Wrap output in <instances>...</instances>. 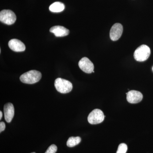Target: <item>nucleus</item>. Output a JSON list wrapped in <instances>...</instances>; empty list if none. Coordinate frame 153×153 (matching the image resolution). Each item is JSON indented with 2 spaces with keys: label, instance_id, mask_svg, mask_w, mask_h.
Wrapping results in <instances>:
<instances>
[{
  "label": "nucleus",
  "instance_id": "nucleus-1",
  "mask_svg": "<svg viewBox=\"0 0 153 153\" xmlns=\"http://www.w3.org/2000/svg\"><path fill=\"white\" fill-rule=\"evenodd\" d=\"M42 74L40 71L31 70L22 74L20 77V80L26 84H34L41 79Z\"/></svg>",
  "mask_w": 153,
  "mask_h": 153
},
{
  "label": "nucleus",
  "instance_id": "nucleus-2",
  "mask_svg": "<svg viewBox=\"0 0 153 153\" xmlns=\"http://www.w3.org/2000/svg\"><path fill=\"white\" fill-rule=\"evenodd\" d=\"M151 54L149 47L146 45H142L138 47L134 52V58L137 61L143 62L147 60Z\"/></svg>",
  "mask_w": 153,
  "mask_h": 153
},
{
  "label": "nucleus",
  "instance_id": "nucleus-3",
  "mask_svg": "<svg viewBox=\"0 0 153 153\" xmlns=\"http://www.w3.org/2000/svg\"><path fill=\"white\" fill-rule=\"evenodd\" d=\"M55 86L58 92L63 94L69 93L73 88L72 83L70 81L61 78L55 79Z\"/></svg>",
  "mask_w": 153,
  "mask_h": 153
},
{
  "label": "nucleus",
  "instance_id": "nucleus-4",
  "mask_svg": "<svg viewBox=\"0 0 153 153\" xmlns=\"http://www.w3.org/2000/svg\"><path fill=\"white\" fill-rule=\"evenodd\" d=\"M16 20V14L10 10H4L0 12V21L6 25H13Z\"/></svg>",
  "mask_w": 153,
  "mask_h": 153
},
{
  "label": "nucleus",
  "instance_id": "nucleus-5",
  "mask_svg": "<svg viewBox=\"0 0 153 153\" xmlns=\"http://www.w3.org/2000/svg\"><path fill=\"white\" fill-rule=\"evenodd\" d=\"M104 118V114L101 110L95 109L88 115V121L91 124H97L103 122Z\"/></svg>",
  "mask_w": 153,
  "mask_h": 153
},
{
  "label": "nucleus",
  "instance_id": "nucleus-6",
  "mask_svg": "<svg viewBox=\"0 0 153 153\" xmlns=\"http://www.w3.org/2000/svg\"><path fill=\"white\" fill-rule=\"evenodd\" d=\"M78 65L79 68L85 73L90 74L94 71V66L93 63L87 57H82L79 60Z\"/></svg>",
  "mask_w": 153,
  "mask_h": 153
},
{
  "label": "nucleus",
  "instance_id": "nucleus-7",
  "mask_svg": "<svg viewBox=\"0 0 153 153\" xmlns=\"http://www.w3.org/2000/svg\"><path fill=\"white\" fill-rule=\"evenodd\" d=\"M123 32V27L120 23H116L111 29L110 38L113 41H116L120 38Z\"/></svg>",
  "mask_w": 153,
  "mask_h": 153
},
{
  "label": "nucleus",
  "instance_id": "nucleus-8",
  "mask_svg": "<svg viewBox=\"0 0 153 153\" xmlns=\"http://www.w3.org/2000/svg\"><path fill=\"white\" fill-rule=\"evenodd\" d=\"M127 94V100L129 103H137L142 101L143 98L142 94L139 91L131 90L128 91Z\"/></svg>",
  "mask_w": 153,
  "mask_h": 153
},
{
  "label": "nucleus",
  "instance_id": "nucleus-9",
  "mask_svg": "<svg viewBox=\"0 0 153 153\" xmlns=\"http://www.w3.org/2000/svg\"><path fill=\"white\" fill-rule=\"evenodd\" d=\"M8 46L10 49L14 52H23L26 49L25 44L17 39H13L10 41L8 43Z\"/></svg>",
  "mask_w": 153,
  "mask_h": 153
},
{
  "label": "nucleus",
  "instance_id": "nucleus-10",
  "mask_svg": "<svg viewBox=\"0 0 153 153\" xmlns=\"http://www.w3.org/2000/svg\"><path fill=\"white\" fill-rule=\"evenodd\" d=\"M4 113L5 120L7 123H10L14 117L15 109L12 103L8 102L4 106Z\"/></svg>",
  "mask_w": 153,
  "mask_h": 153
},
{
  "label": "nucleus",
  "instance_id": "nucleus-11",
  "mask_svg": "<svg viewBox=\"0 0 153 153\" xmlns=\"http://www.w3.org/2000/svg\"><path fill=\"white\" fill-rule=\"evenodd\" d=\"M49 31L57 37H64L68 36L69 33V30L60 26H54L51 28Z\"/></svg>",
  "mask_w": 153,
  "mask_h": 153
},
{
  "label": "nucleus",
  "instance_id": "nucleus-12",
  "mask_svg": "<svg viewBox=\"0 0 153 153\" xmlns=\"http://www.w3.org/2000/svg\"><path fill=\"white\" fill-rule=\"evenodd\" d=\"M65 5L60 2H55L49 6V10L53 13H60L64 10Z\"/></svg>",
  "mask_w": 153,
  "mask_h": 153
},
{
  "label": "nucleus",
  "instance_id": "nucleus-13",
  "mask_svg": "<svg viewBox=\"0 0 153 153\" xmlns=\"http://www.w3.org/2000/svg\"><path fill=\"white\" fill-rule=\"evenodd\" d=\"M81 138L80 137H70L67 140L66 144L67 146L69 147H73L76 145L79 144L81 142Z\"/></svg>",
  "mask_w": 153,
  "mask_h": 153
},
{
  "label": "nucleus",
  "instance_id": "nucleus-14",
  "mask_svg": "<svg viewBox=\"0 0 153 153\" xmlns=\"http://www.w3.org/2000/svg\"><path fill=\"white\" fill-rule=\"evenodd\" d=\"M127 149V146L126 144L121 143L119 146L117 153H126Z\"/></svg>",
  "mask_w": 153,
  "mask_h": 153
},
{
  "label": "nucleus",
  "instance_id": "nucleus-15",
  "mask_svg": "<svg viewBox=\"0 0 153 153\" xmlns=\"http://www.w3.org/2000/svg\"><path fill=\"white\" fill-rule=\"evenodd\" d=\"M57 147L56 145H51L45 153H55L57 152Z\"/></svg>",
  "mask_w": 153,
  "mask_h": 153
},
{
  "label": "nucleus",
  "instance_id": "nucleus-16",
  "mask_svg": "<svg viewBox=\"0 0 153 153\" xmlns=\"http://www.w3.org/2000/svg\"><path fill=\"white\" fill-rule=\"evenodd\" d=\"M6 125L5 124L4 122H1L0 123V132L4 131L5 129Z\"/></svg>",
  "mask_w": 153,
  "mask_h": 153
},
{
  "label": "nucleus",
  "instance_id": "nucleus-17",
  "mask_svg": "<svg viewBox=\"0 0 153 153\" xmlns=\"http://www.w3.org/2000/svg\"><path fill=\"white\" fill-rule=\"evenodd\" d=\"M2 112L1 111H0V120L1 119L2 117Z\"/></svg>",
  "mask_w": 153,
  "mask_h": 153
},
{
  "label": "nucleus",
  "instance_id": "nucleus-18",
  "mask_svg": "<svg viewBox=\"0 0 153 153\" xmlns=\"http://www.w3.org/2000/svg\"><path fill=\"white\" fill-rule=\"evenodd\" d=\"M36 153L35 152H33V153Z\"/></svg>",
  "mask_w": 153,
  "mask_h": 153
},
{
  "label": "nucleus",
  "instance_id": "nucleus-19",
  "mask_svg": "<svg viewBox=\"0 0 153 153\" xmlns=\"http://www.w3.org/2000/svg\"></svg>",
  "mask_w": 153,
  "mask_h": 153
}]
</instances>
